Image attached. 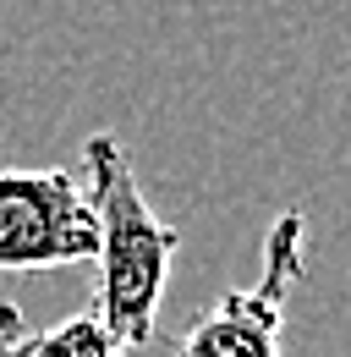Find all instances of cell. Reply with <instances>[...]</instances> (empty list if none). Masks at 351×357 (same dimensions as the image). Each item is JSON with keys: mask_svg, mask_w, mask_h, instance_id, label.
<instances>
[{"mask_svg": "<svg viewBox=\"0 0 351 357\" xmlns=\"http://www.w3.org/2000/svg\"><path fill=\"white\" fill-rule=\"evenodd\" d=\"M88 259L93 215L77 171H0V275L72 269Z\"/></svg>", "mask_w": 351, "mask_h": 357, "instance_id": "3957f363", "label": "cell"}, {"mask_svg": "<svg viewBox=\"0 0 351 357\" xmlns=\"http://www.w3.org/2000/svg\"><path fill=\"white\" fill-rule=\"evenodd\" d=\"M28 319L17 303H0V357H22V341H28Z\"/></svg>", "mask_w": 351, "mask_h": 357, "instance_id": "5b68a950", "label": "cell"}, {"mask_svg": "<svg viewBox=\"0 0 351 357\" xmlns=\"http://www.w3.org/2000/svg\"><path fill=\"white\" fill-rule=\"evenodd\" d=\"M83 198L93 215V264H99V291L93 313L116 335V347H148L159 303L171 286L181 231H176L137 187L127 149L116 132H93L83 143Z\"/></svg>", "mask_w": 351, "mask_h": 357, "instance_id": "6da1fadb", "label": "cell"}, {"mask_svg": "<svg viewBox=\"0 0 351 357\" xmlns=\"http://www.w3.org/2000/svg\"><path fill=\"white\" fill-rule=\"evenodd\" d=\"M302 269H307V215L280 209V220L263 236L258 280L214 297L192 319V330L176 341V357H280L286 303L302 286Z\"/></svg>", "mask_w": 351, "mask_h": 357, "instance_id": "7a4b0ae2", "label": "cell"}, {"mask_svg": "<svg viewBox=\"0 0 351 357\" xmlns=\"http://www.w3.org/2000/svg\"><path fill=\"white\" fill-rule=\"evenodd\" d=\"M22 357H121L116 347V335L99 324V313H72V319H61L55 330H44V335H28L22 341Z\"/></svg>", "mask_w": 351, "mask_h": 357, "instance_id": "277c9868", "label": "cell"}]
</instances>
